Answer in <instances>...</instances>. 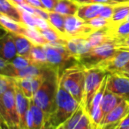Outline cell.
<instances>
[{
    "label": "cell",
    "instance_id": "obj_34",
    "mask_svg": "<svg viewBox=\"0 0 129 129\" xmlns=\"http://www.w3.org/2000/svg\"><path fill=\"white\" fill-rule=\"evenodd\" d=\"M21 12V17H22V23L28 27L31 28H36V23L35 20V17L33 14L27 12L26 11L19 8Z\"/></svg>",
    "mask_w": 129,
    "mask_h": 129
},
{
    "label": "cell",
    "instance_id": "obj_39",
    "mask_svg": "<svg viewBox=\"0 0 129 129\" xmlns=\"http://www.w3.org/2000/svg\"><path fill=\"white\" fill-rule=\"evenodd\" d=\"M116 129H129V112L126 116L122 120Z\"/></svg>",
    "mask_w": 129,
    "mask_h": 129
},
{
    "label": "cell",
    "instance_id": "obj_30",
    "mask_svg": "<svg viewBox=\"0 0 129 129\" xmlns=\"http://www.w3.org/2000/svg\"><path fill=\"white\" fill-rule=\"evenodd\" d=\"M23 35L29 38L34 44L45 45L48 43V42L45 39V37L41 34V33L36 28H31L26 26Z\"/></svg>",
    "mask_w": 129,
    "mask_h": 129
},
{
    "label": "cell",
    "instance_id": "obj_17",
    "mask_svg": "<svg viewBox=\"0 0 129 129\" xmlns=\"http://www.w3.org/2000/svg\"><path fill=\"white\" fill-rule=\"evenodd\" d=\"M104 4L88 3L79 5L77 15L84 20H88L101 15L104 8Z\"/></svg>",
    "mask_w": 129,
    "mask_h": 129
},
{
    "label": "cell",
    "instance_id": "obj_11",
    "mask_svg": "<svg viewBox=\"0 0 129 129\" xmlns=\"http://www.w3.org/2000/svg\"><path fill=\"white\" fill-rule=\"evenodd\" d=\"M129 63V51L119 48L112 56L102 61L97 67L107 73L122 72Z\"/></svg>",
    "mask_w": 129,
    "mask_h": 129
},
{
    "label": "cell",
    "instance_id": "obj_28",
    "mask_svg": "<svg viewBox=\"0 0 129 129\" xmlns=\"http://www.w3.org/2000/svg\"><path fill=\"white\" fill-rule=\"evenodd\" d=\"M65 17L66 16L56 11H48V22L60 34L67 38L65 32Z\"/></svg>",
    "mask_w": 129,
    "mask_h": 129
},
{
    "label": "cell",
    "instance_id": "obj_22",
    "mask_svg": "<svg viewBox=\"0 0 129 129\" xmlns=\"http://www.w3.org/2000/svg\"><path fill=\"white\" fill-rule=\"evenodd\" d=\"M28 58L33 64L40 67H48L47 55L44 45L34 44Z\"/></svg>",
    "mask_w": 129,
    "mask_h": 129
},
{
    "label": "cell",
    "instance_id": "obj_18",
    "mask_svg": "<svg viewBox=\"0 0 129 129\" xmlns=\"http://www.w3.org/2000/svg\"><path fill=\"white\" fill-rule=\"evenodd\" d=\"M122 101L123 99L122 98L113 94L107 88L105 93L104 94L102 101H101V105L103 119Z\"/></svg>",
    "mask_w": 129,
    "mask_h": 129
},
{
    "label": "cell",
    "instance_id": "obj_1",
    "mask_svg": "<svg viewBox=\"0 0 129 129\" xmlns=\"http://www.w3.org/2000/svg\"><path fill=\"white\" fill-rule=\"evenodd\" d=\"M58 87L59 73L48 67L43 82L33 98L35 103L45 112L46 122L54 110Z\"/></svg>",
    "mask_w": 129,
    "mask_h": 129
},
{
    "label": "cell",
    "instance_id": "obj_41",
    "mask_svg": "<svg viewBox=\"0 0 129 129\" xmlns=\"http://www.w3.org/2000/svg\"><path fill=\"white\" fill-rule=\"evenodd\" d=\"M11 2H12L13 4H14L16 6L19 7L23 4H25V0H9Z\"/></svg>",
    "mask_w": 129,
    "mask_h": 129
},
{
    "label": "cell",
    "instance_id": "obj_15",
    "mask_svg": "<svg viewBox=\"0 0 129 129\" xmlns=\"http://www.w3.org/2000/svg\"><path fill=\"white\" fill-rule=\"evenodd\" d=\"M1 57L5 60L10 62L17 54V51L15 45V42L11 33L6 32L1 39Z\"/></svg>",
    "mask_w": 129,
    "mask_h": 129
},
{
    "label": "cell",
    "instance_id": "obj_6",
    "mask_svg": "<svg viewBox=\"0 0 129 129\" xmlns=\"http://www.w3.org/2000/svg\"><path fill=\"white\" fill-rule=\"evenodd\" d=\"M118 49L116 42L115 41H110L94 47L87 53L82 54L79 57L78 62L86 69L94 67L112 56Z\"/></svg>",
    "mask_w": 129,
    "mask_h": 129
},
{
    "label": "cell",
    "instance_id": "obj_10",
    "mask_svg": "<svg viewBox=\"0 0 129 129\" xmlns=\"http://www.w3.org/2000/svg\"><path fill=\"white\" fill-rule=\"evenodd\" d=\"M107 88L113 94L129 102V76L116 72L110 73Z\"/></svg>",
    "mask_w": 129,
    "mask_h": 129
},
{
    "label": "cell",
    "instance_id": "obj_43",
    "mask_svg": "<svg viewBox=\"0 0 129 129\" xmlns=\"http://www.w3.org/2000/svg\"><path fill=\"white\" fill-rule=\"evenodd\" d=\"M114 2H116L117 4L119 3H123V2H129V0H113Z\"/></svg>",
    "mask_w": 129,
    "mask_h": 129
},
{
    "label": "cell",
    "instance_id": "obj_38",
    "mask_svg": "<svg viewBox=\"0 0 129 129\" xmlns=\"http://www.w3.org/2000/svg\"><path fill=\"white\" fill-rule=\"evenodd\" d=\"M25 3L27 4V5H31L33 7H35V8L46 10L45 6L43 5V4L42 3V2L40 0H25Z\"/></svg>",
    "mask_w": 129,
    "mask_h": 129
},
{
    "label": "cell",
    "instance_id": "obj_37",
    "mask_svg": "<svg viewBox=\"0 0 129 129\" xmlns=\"http://www.w3.org/2000/svg\"><path fill=\"white\" fill-rule=\"evenodd\" d=\"M48 11H54L58 0H40Z\"/></svg>",
    "mask_w": 129,
    "mask_h": 129
},
{
    "label": "cell",
    "instance_id": "obj_45",
    "mask_svg": "<svg viewBox=\"0 0 129 129\" xmlns=\"http://www.w3.org/2000/svg\"><path fill=\"white\" fill-rule=\"evenodd\" d=\"M129 20V15H128V18H127V20Z\"/></svg>",
    "mask_w": 129,
    "mask_h": 129
},
{
    "label": "cell",
    "instance_id": "obj_24",
    "mask_svg": "<svg viewBox=\"0 0 129 129\" xmlns=\"http://www.w3.org/2000/svg\"><path fill=\"white\" fill-rule=\"evenodd\" d=\"M0 23L2 27L5 29L6 32L11 33L13 34H24L26 26L23 23L15 21L9 17L0 14Z\"/></svg>",
    "mask_w": 129,
    "mask_h": 129
},
{
    "label": "cell",
    "instance_id": "obj_32",
    "mask_svg": "<svg viewBox=\"0 0 129 129\" xmlns=\"http://www.w3.org/2000/svg\"><path fill=\"white\" fill-rule=\"evenodd\" d=\"M9 63L12 65V67H14L15 69H17V70L23 69L29 66L30 64H32L30 60L28 57H26L21 55H17Z\"/></svg>",
    "mask_w": 129,
    "mask_h": 129
},
{
    "label": "cell",
    "instance_id": "obj_40",
    "mask_svg": "<svg viewBox=\"0 0 129 129\" xmlns=\"http://www.w3.org/2000/svg\"><path fill=\"white\" fill-rule=\"evenodd\" d=\"M118 46V48H129V36L125 39H120L117 42H116Z\"/></svg>",
    "mask_w": 129,
    "mask_h": 129
},
{
    "label": "cell",
    "instance_id": "obj_25",
    "mask_svg": "<svg viewBox=\"0 0 129 129\" xmlns=\"http://www.w3.org/2000/svg\"><path fill=\"white\" fill-rule=\"evenodd\" d=\"M129 15V2L119 3L114 5L113 14L110 20L112 25L118 24L127 20Z\"/></svg>",
    "mask_w": 129,
    "mask_h": 129
},
{
    "label": "cell",
    "instance_id": "obj_14",
    "mask_svg": "<svg viewBox=\"0 0 129 129\" xmlns=\"http://www.w3.org/2000/svg\"><path fill=\"white\" fill-rule=\"evenodd\" d=\"M16 104L20 121V129H27V116L29 110L30 99L26 98L15 82Z\"/></svg>",
    "mask_w": 129,
    "mask_h": 129
},
{
    "label": "cell",
    "instance_id": "obj_2",
    "mask_svg": "<svg viewBox=\"0 0 129 129\" xmlns=\"http://www.w3.org/2000/svg\"><path fill=\"white\" fill-rule=\"evenodd\" d=\"M79 105L80 103L59 83L55 108L49 116L45 128H59V127L73 114Z\"/></svg>",
    "mask_w": 129,
    "mask_h": 129
},
{
    "label": "cell",
    "instance_id": "obj_19",
    "mask_svg": "<svg viewBox=\"0 0 129 129\" xmlns=\"http://www.w3.org/2000/svg\"><path fill=\"white\" fill-rule=\"evenodd\" d=\"M87 39L92 48L101 45L110 41H114L110 33V26L95 30L87 37Z\"/></svg>",
    "mask_w": 129,
    "mask_h": 129
},
{
    "label": "cell",
    "instance_id": "obj_21",
    "mask_svg": "<svg viewBox=\"0 0 129 129\" xmlns=\"http://www.w3.org/2000/svg\"><path fill=\"white\" fill-rule=\"evenodd\" d=\"M17 54L28 57L34 43L26 36L22 34H13Z\"/></svg>",
    "mask_w": 129,
    "mask_h": 129
},
{
    "label": "cell",
    "instance_id": "obj_31",
    "mask_svg": "<svg viewBox=\"0 0 129 129\" xmlns=\"http://www.w3.org/2000/svg\"><path fill=\"white\" fill-rule=\"evenodd\" d=\"M85 21L90 26H91L95 30H98V29H102L104 27L110 26L112 25L110 20H107L101 16L94 17L91 20H85Z\"/></svg>",
    "mask_w": 129,
    "mask_h": 129
},
{
    "label": "cell",
    "instance_id": "obj_7",
    "mask_svg": "<svg viewBox=\"0 0 129 129\" xmlns=\"http://www.w3.org/2000/svg\"><path fill=\"white\" fill-rule=\"evenodd\" d=\"M108 73L98 67L86 69L85 71V94L82 101L86 110L88 109L94 96L100 88L104 79Z\"/></svg>",
    "mask_w": 129,
    "mask_h": 129
},
{
    "label": "cell",
    "instance_id": "obj_4",
    "mask_svg": "<svg viewBox=\"0 0 129 129\" xmlns=\"http://www.w3.org/2000/svg\"><path fill=\"white\" fill-rule=\"evenodd\" d=\"M44 46L47 55L48 67L57 71L59 75L67 67L78 62L64 43L48 42Z\"/></svg>",
    "mask_w": 129,
    "mask_h": 129
},
{
    "label": "cell",
    "instance_id": "obj_42",
    "mask_svg": "<svg viewBox=\"0 0 129 129\" xmlns=\"http://www.w3.org/2000/svg\"><path fill=\"white\" fill-rule=\"evenodd\" d=\"M120 73H124V74H125L126 76H129V63L123 69V70L122 71V72H120Z\"/></svg>",
    "mask_w": 129,
    "mask_h": 129
},
{
    "label": "cell",
    "instance_id": "obj_9",
    "mask_svg": "<svg viewBox=\"0 0 129 129\" xmlns=\"http://www.w3.org/2000/svg\"><path fill=\"white\" fill-rule=\"evenodd\" d=\"M94 124L84 104H80L73 114L58 129H94Z\"/></svg>",
    "mask_w": 129,
    "mask_h": 129
},
{
    "label": "cell",
    "instance_id": "obj_35",
    "mask_svg": "<svg viewBox=\"0 0 129 129\" xmlns=\"http://www.w3.org/2000/svg\"><path fill=\"white\" fill-rule=\"evenodd\" d=\"M78 5L88 4V3H96V4H104V5H117V3L113 0H73Z\"/></svg>",
    "mask_w": 129,
    "mask_h": 129
},
{
    "label": "cell",
    "instance_id": "obj_20",
    "mask_svg": "<svg viewBox=\"0 0 129 129\" xmlns=\"http://www.w3.org/2000/svg\"><path fill=\"white\" fill-rule=\"evenodd\" d=\"M0 14L22 23L21 12L19 7L9 0H0Z\"/></svg>",
    "mask_w": 129,
    "mask_h": 129
},
{
    "label": "cell",
    "instance_id": "obj_23",
    "mask_svg": "<svg viewBox=\"0 0 129 129\" xmlns=\"http://www.w3.org/2000/svg\"><path fill=\"white\" fill-rule=\"evenodd\" d=\"M29 110L32 113L33 118V129L45 128L46 123V115L45 112L35 103L33 98L30 99Z\"/></svg>",
    "mask_w": 129,
    "mask_h": 129
},
{
    "label": "cell",
    "instance_id": "obj_36",
    "mask_svg": "<svg viewBox=\"0 0 129 129\" xmlns=\"http://www.w3.org/2000/svg\"><path fill=\"white\" fill-rule=\"evenodd\" d=\"M113 9H114L113 5H105L100 16L107 20H111L113 14Z\"/></svg>",
    "mask_w": 129,
    "mask_h": 129
},
{
    "label": "cell",
    "instance_id": "obj_8",
    "mask_svg": "<svg viewBox=\"0 0 129 129\" xmlns=\"http://www.w3.org/2000/svg\"><path fill=\"white\" fill-rule=\"evenodd\" d=\"M94 31L95 29L77 14L65 17V32L67 38H87Z\"/></svg>",
    "mask_w": 129,
    "mask_h": 129
},
{
    "label": "cell",
    "instance_id": "obj_5",
    "mask_svg": "<svg viewBox=\"0 0 129 129\" xmlns=\"http://www.w3.org/2000/svg\"><path fill=\"white\" fill-rule=\"evenodd\" d=\"M1 122L8 128L20 129V121L17 110L15 85L0 94Z\"/></svg>",
    "mask_w": 129,
    "mask_h": 129
},
{
    "label": "cell",
    "instance_id": "obj_13",
    "mask_svg": "<svg viewBox=\"0 0 129 129\" xmlns=\"http://www.w3.org/2000/svg\"><path fill=\"white\" fill-rule=\"evenodd\" d=\"M48 70V67H47V69L43 73L33 78L17 79H14L16 84L18 85V87L20 88V90L26 98H28L29 99L33 98L34 94H36V92L38 91L42 83L43 82Z\"/></svg>",
    "mask_w": 129,
    "mask_h": 129
},
{
    "label": "cell",
    "instance_id": "obj_29",
    "mask_svg": "<svg viewBox=\"0 0 129 129\" xmlns=\"http://www.w3.org/2000/svg\"><path fill=\"white\" fill-rule=\"evenodd\" d=\"M41 34L45 37V39L48 42H59V43H64L67 42V39L62 34H60L54 27L51 25L45 29H38Z\"/></svg>",
    "mask_w": 129,
    "mask_h": 129
},
{
    "label": "cell",
    "instance_id": "obj_33",
    "mask_svg": "<svg viewBox=\"0 0 129 129\" xmlns=\"http://www.w3.org/2000/svg\"><path fill=\"white\" fill-rule=\"evenodd\" d=\"M15 85V79L14 78L0 74V94L5 93L10 88Z\"/></svg>",
    "mask_w": 129,
    "mask_h": 129
},
{
    "label": "cell",
    "instance_id": "obj_12",
    "mask_svg": "<svg viewBox=\"0 0 129 129\" xmlns=\"http://www.w3.org/2000/svg\"><path fill=\"white\" fill-rule=\"evenodd\" d=\"M129 112V102L123 100L101 121L98 128L116 129Z\"/></svg>",
    "mask_w": 129,
    "mask_h": 129
},
{
    "label": "cell",
    "instance_id": "obj_44",
    "mask_svg": "<svg viewBox=\"0 0 129 129\" xmlns=\"http://www.w3.org/2000/svg\"><path fill=\"white\" fill-rule=\"evenodd\" d=\"M121 49H125V50H128L129 51V48H119Z\"/></svg>",
    "mask_w": 129,
    "mask_h": 129
},
{
    "label": "cell",
    "instance_id": "obj_3",
    "mask_svg": "<svg viewBox=\"0 0 129 129\" xmlns=\"http://www.w3.org/2000/svg\"><path fill=\"white\" fill-rule=\"evenodd\" d=\"M86 68L79 62L67 67L59 75V83L79 103L82 104L85 94Z\"/></svg>",
    "mask_w": 129,
    "mask_h": 129
},
{
    "label": "cell",
    "instance_id": "obj_26",
    "mask_svg": "<svg viewBox=\"0 0 129 129\" xmlns=\"http://www.w3.org/2000/svg\"><path fill=\"white\" fill-rule=\"evenodd\" d=\"M79 5L73 0H58L54 11L65 16L77 14Z\"/></svg>",
    "mask_w": 129,
    "mask_h": 129
},
{
    "label": "cell",
    "instance_id": "obj_27",
    "mask_svg": "<svg viewBox=\"0 0 129 129\" xmlns=\"http://www.w3.org/2000/svg\"><path fill=\"white\" fill-rule=\"evenodd\" d=\"M110 33L115 42L129 36V20H125L110 26Z\"/></svg>",
    "mask_w": 129,
    "mask_h": 129
},
{
    "label": "cell",
    "instance_id": "obj_16",
    "mask_svg": "<svg viewBox=\"0 0 129 129\" xmlns=\"http://www.w3.org/2000/svg\"><path fill=\"white\" fill-rule=\"evenodd\" d=\"M66 46L68 51L78 60L79 57L89 51L92 46L87 38H67Z\"/></svg>",
    "mask_w": 129,
    "mask_h": 129
}]
</instances>
